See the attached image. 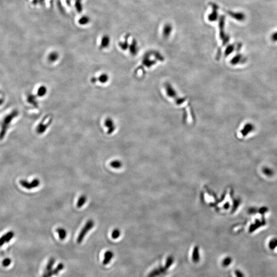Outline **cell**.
Masks as SVG:
<instances>
[{"label":"cell","mask_w":277,"mask_h":277,"mask_svg":"<svg viewBox=\"0 0 277 277\" xmlns=\"http://www.w3.org/2000/svg\"><path fill=\"white\" fill-rule=\"evenodd\" d=\"M19 115V112L17 110H13L5 116L4 118L1 127L0 131V140L3 139L6 134L10 124L13 121V119L16 118Z\"/></svg>","instance_id":"1"},{"label":"cell","mask_w":277,"mask_h":277,"mask_svg":"<svg viewBox=\"0 0 277 277\" xmlns=\"http://www.w3.org/2000/svg\"><path fill=\"white\" fill-rule=\"evenodd\" d=\"M94 225H95V222L93 220L90 219L87 221L78 237L77 241L78 244H80L82 243L87 233L90 230L93 228Z\"/></svg>","instance_id":"2"},{"label":"cell","mask_w":277,"mask_h":277,"mask_svg":"<svg viewBox=\"0 0 277 277\" xmlns=\"http://www.w3.org/2000/svg\"><path fill=\"white\" fill-rule=\"evenodd\" d=\"M52 118L51 116H47L43 119L42 121L38 124L36 128V132L38 134H42L45 132L52 122Z\"/></svg>","instance_id":"3"},{"label":"cell","mask_w":277,"mask_h":277,"mask_svg":"<svg viewBox=\"0 0 277 277\" xmlns=\"http://www.w3.org/2000/svg\"><path fill=\"white\" fill-rule=\"evenodd\" d=\"M109 80V77L106 73H102L98 77H93L90 79V82L93 84H95L98 82L102 84L107 83Z\"/></svg>","instance_id":"4"},{"label":"cell","mask_w":277,"mask_h":277,"mask_svg":"<svg viewBox=\"0 0 277 277\" xmlns=\"http://www.w3.org/2000/svg\"><path fill=\"white\" fill-rule=\"evenodd\" d=\"M104 126L106 129V132L108 135L112 134L116 129V126L115 121L110 117L106 118L104 121Z\"/></svg>","instance_id":"5"},{"label":"cell","mask_w":277,"mask_h":277,"mask_svg":"<svg viewBox=\"0 0 277 277\" xmlns=\"http://www.w3.org/2000/svg\"><path fill=\"white\" fill-rule=\"evenodd\" d=\"M21 185H22L23 188H25L26 189H32L34 188H37L38 186H39L40 184V181L38 179H33L31 182H29L28 181L25 180H21L20 181Z\"/></svg>","instance_id":"6"},{"label":"cell","mask_w":277,"mask_h":277,"mask_svg":"<svg viewBox=\"0 0 277 277\" xmlns=\"http://www.w3.org/2000/svg\"><path fill=\"white\" fill-rule=\"evenodd\" d=\"M14 236V233L13 232H9L3 235L0 238V247L6 243L9 242Z\"/></svg>","instance_id":"7"},{"label":"cell","mask_w":277,"mask_h":277,"mask_svg":"<svg viewBox=\"0 0 277 277\" xmlns=\"http://www.w3.org/2000/svg\"><path fill=\"white\" fill-rule=\"evenodd\" d=\"M192 260L194 263H198L200 260V251L199 247L196 246L194 247L192 253Z\"/></svg>","instance_id":"8"},{"label":"cell","mask_w":277,"mask_h":277,"mask_svg":"<svg viewBox=\"0 0 277 277\" xmlns=\"http://www.w3.org/2000/svg\"><path fill=\"white\" fill-rule=\"evenodd\" d=\"M112 257H113V253L112 251H107L104 253V259L103 261V265L108 264L112 260Z\"/></svg>","instance_id":"9"},{"label":"cell","mask_w":277,"mask_h":277,"mask_svg":"<svg viewBox=\"0 0 277 277\" xmlns=\"http://www.w3.org/2000/svg\"><path fill=\"white\" fill-rule=\"evenodd\" d=\"M47 93V88L44 85H42L38 88V90L36 92V95H37V96L41 98V97H44L45 96Z\"/></svg>","instance_id":"10"},{"label":"cell","mask_w":277,"mask_h":277,"mask_svg":"<svg viewBox=\"0 0 277 277\" xmlns=\"http://www.w3.org/2000/svg\"><path fill=\"white\" fill-rule=\"evenodd\" d=\"M27 101L28 103L32 104V105L34 106L35 107H38V101L36 100V97L35 95L29 94L27 96Z\"/></svg>","instance_id":"11"},{"label":"cell","mask_w":277,"mask_h":277,"mask_svg":"<svg viewBox=\"0 0 277 277\" xmlns=\"http://www.w3.org/2000/svg\"><path fill=\"white\" fill-rule=\"evenodd\" d=\"M56 232L58 233L59 237L61 240H63L67 236V232L64 228L59 227L56 230Z\"/></svg>","instance_id":"12"},{"label":"cell","mask_w":277,"mask_h":277,"mask_svg":"<svg viewBox=\"0 0 277 277\" xmlns=\"http://www.w3.org/2000/svg\"><path fill=\"white\" fill-rule=\"evenodd\" d=\"M109 43H110V40H109L108 36H103V38L102 39V41H101L100 49H104V48L107 47L109 45Z\"/></svg>","instance_id":"13"},{"label":"cell","mask_w":277,"mask_h":277,"mask_svg":"<svg viewBox=\"0 0 277 277\" xmlns=\"http://www.w3.org/2000/svg\"><path fill=\"white\" fill-rule=\"evenodd\" d=\"M59 57V55L58 53L54 51V52H51V54H49L48 57V59L49 62L54 63L58 60Z\"/></svg>","instance_id":"14"},{"label":"cell","mask_w":277,"mask_h":277,"mask_svg":"<svg viewBox=\"0 0 277 277\" xmlns=\"http://www.w3.org/2000/svg\"><path fill=\"white\" fill-rule=\"evenodd\" d=\"M86 201L87 197L86 195H81L80 198H79V199H78V201L77 202V207H82V206H83L84 204L86 203Z\"/></svg>","instance_id":"15"},{"label":"cell","mask_w":277,"mask_h":277,"mask_svg":"<svg viewBox=\"0 0 277 277\" xmlns=\"http://www.w3.org/2000/svg\"><path fill=\"white\" fill-rule=\"evenodd\" d=\"M55 263V259L54 258H51L48 262L46 266L45 269L44 271H48L52 270Z\"/></svg>","instance_id":"16"},{"label":"cell","mask_w":277,"mask_h":277,"mask_svg":"<svg viewBox=\"0 0 277 277\" xmlns=\"http://www.w3.org/2000/svg\"><path fill=\"white\" fill-rule=\"evenodd\" d=\"M110 165L114 169H119L122 166V163L119 160L112 161L110 162Z\"/></svg>","instance_id":"17"},{"label":"cell","mask_w":277,"mask_h":277,"mask_svg":"<svg viewBox=\"0 0 277 277\" xmlns=\"http://www.w3.org/2000/svg\"><path fill=\"white\" fill-rule=\"evenodd\" d=\"M233 259L230 257H227L222 260V265L223 267H227L232 264Z\"/></svg>","instance_id":"18"},{"label":"cell","mask_w":277,"mask_h":277,"mask_svg":"<svg viewBox=\"0 0 277 277\" xmlns=\"http://www.w3.org/2000/svg\"><path fill=\"white\" fill-rule=\"evenodd\" d=\"M174 262V258L172 256H169L167 257V259L166 260L165 264L164 266L167 269H169L171 267Z\"/></svg>","instance_id":"19"},{"label":"cell","mask_w":277,"mask_h":277,"mask_svg":"<svg viewBox=\"0 0 277 277\" xmlns=\"http://www.w3.org/2000/svg\"><path fill=\"white\" fill-rule=\"evenodd\" d=\"M121 232L118 228H116L113 230L112 233V237L113 239H117L120 236Z\"/></svg>","instance_id":"20"},{"label":"cell","mask_w":277,"mask_h":277,"mask_svg":"<svg viewBox=\"0 0 277 277\" xmlns=\"http://www.w3.org/2000/svg\"><path fill=\"white\" fill-rule=\"evenodd\" d=\"M64 268V265L63 264V263H60L58 265V266L56 267L55 269H53L54 275H57L62 269H63Z\"/></svg>","instance_id":"21"},{"label":"cell","mask_w":277,"mask_h":277,"mask_svg":"<svg viewBox=\"0 0 277 277\" xmlns=\"http://www.w3.org/2000/svg\"><path fill=\"white\" fill-rule=\"evenodd\" d=\"M54 275V270L52 269L51 271H44V274L43 275L42 277H51Z\"/></svg>","instance_id":"22"},{"label":"cell","mask_w":277,"mask_h":277,"mask_svg":"<svg viewBox=\"0 0 277 277\" xmlns=\"http://www.w3.org/2000/svg\"><path fill=\"white\" fill-rule=\"evenodd\" d=\"M11 260L10 258H6L2 262V264L4 267H8L11 264Z\"/></svg>","instance_id":"23"},{"label":"cell","mask_w":277,"mask_h":277,"mask_svg":"<svg viewBox=\"0 0 277 277\" xmlns=\"http://www.w3.org/2000/svg\"><path fill=\"white\" fill-rule=\"evenodd\" d=\"M89 22V18L87 17H83L79 20V23L82 25L86 24Z\"/></svg>","instance_id":"24"},{"label":"cell","mask_w":277,"mask_h":277,"mask_svg":"<svg viewBox=\"0 0 277 277\" xmlns=\"http://www.w3.org/2000/svg\"><path fill=\"white\" fill-rule=\"evenodd\" d=\"M235 275L236 277H245L244 274L242 271L239 269H236L235 271Z\"/></svg>","instance_id":"25"},{"label":"cell","mask_w":277,"mask_h":277,"mask_svg":"<svg viewBox=\"0 0 277 277\" xmlns=\"http://www.w3.org/2000/svg\"><path fill=\"white\" fill-rule=\"evenodd\" d=\"M277 241H276V240H272V241H271L270 244H269V247L271 249H275V247H277Z\"/></svg>","instance_id":"26"},{"label":"cell","mask_w":277,"mask_h":277,"mask_svg":"<svg viewBox=\"0 0 277 277\" xmlns=\"http://www.w3.org/2000/svg\"><path fill=\"white\" fill-rule=\"evenodd\" d=\"M76 6L78 11H79V12L80 11L81 12V11H82V6H81V5L80 3L79 2V1H77V2H76Z\"/></svg>","instance_id":"27"},{"label":"cell","mask_w":277,"mask_h":277,"mask_svg":"<svg viewBox=\"0 0 277 277\" xmlns=\"http://www.w3.org/2000/svg\"><path fill=\"white\" fill-rule=\"evenodd\" d=\"M271 39L274 41H277V32H275L271 35Z\"/></svg>","instance_id":"28"},{"label":"cell","mask_w":277,"mask_h":277,"mask_svg":"<svg viewBox=\"0 0 277 277\" xmlns=\"http://www.w3.org/2000/svg\"><path fill=\"white\" fill-rule=\"evenodd\" d=\"M4 102V100L3 99H1V98H0V106Z\"/></svg>","instance_id":"29"}]
</instances>
